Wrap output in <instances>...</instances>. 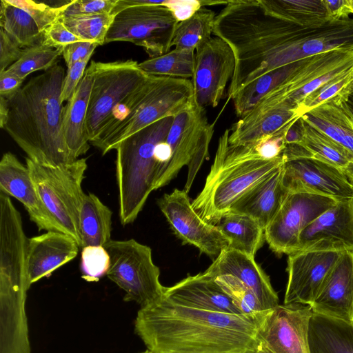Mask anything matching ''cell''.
<instances>
[{
    "instance_id": "23",
    "label": "cell",
    "mask_w": 353,
    "mask_h": 353,
    "mask_svg": "<svg viewBox=\"0 0 353 353\" xmlns=\"http://www.w3.org/2000/svg\"><path fill=\"white\" fill-rule=\"evenodd\" d=\"M283 165L245 193L228 212L253 218L265 231L288 194L282 182Z\"/></svg>"
},
{
    "instance_id": "17",
    "label": "cell",
    "mask_w": 353,
    "mask_h": 353,
    "mask_svg": "<svg viewBox=\"0 0 353 353\" xmlns=\"http://www.w3.org/2000/svg\"><path fill=\"white\" fill-rule=\"evenodd\" d=\"M342 252L299 251L288 255L284 304L310 305Z\"/></svg>"
},
{
    "instance_id": "2",
    "label": "cell",
    "mask_w": 353,
    "mask_h": 353,
    "mask_svg": "<svg viewBox=\"0 0 353 353\" xmlns=\"http://www.w3.org/2000/svg\"><path fill=\"white\" fill-rule=\"evenodd\" d=\"M65 70L54 65L7 99L9 113L3 129L39 164L57 167L74 161L63 129L61 92Z\"/></svg>"
},
{
    "instance_id": "38",
    "label": "cell",
    "mask_w": 353,
    "mask_h": 353,
    "mask_svg": "<svg viewBox=\"0 0 353 353\" xmlns=\"http://www.w3.org/2000/svg\"><path fill=\"white\" fill-rule=\"evenodd\" d=\"M62 55V48H50L42 43L24 48L21 58L6 70L25 78L37 70H48L56 65V61Z\"/></svg>"
},
{
    "instance_id": "25",
    "label": "cell",
    "mask_w": 353,
    "mask_h": 353,
    "mask_svg": "<svg viewBox=\"0 0 353 353\" xmlns=\"http://www.w3.org/2000/svg\"><path fill=\"white\" fill-rule=\"evenodd\" d=\"M92 85V77L85 70L81 81L65 106L63 129L68 151L74 160L85 154L90 148L85 123Z\"/></svg>"
},
{
    "instance_id": "6",
    "label": "cell",
    "mask_w": 353,
    "mask_h": 353,
    "mask_svg": "<svg viewBox=\"0 0 353 353\" xmlns=\"http://www.w3.org/2000/svg\"><path fill=\"white\" fill-rule=\"evenodd\" d=\"M37 191L61 232L81 247L80 212L85 196L81 187L88 165L85 158L57 167L26 158Z\"/></svg>"
},
{
    "instance_id": "29",
    "label": "cell",
    "mask_w": 353,
    "mask_h": 353,
    "mask_svg": "<svg viewBox=\"0 0 353 353\" xmlns=\"http://www.w3.org/2000/svg\"><path fill=\"white\" fill-rule=\"evenodd\" d=\"M216 225L229 240L228 248L254 257L263 246L264 230L248 215L228 212Z\"/></svg>"
},
{
    "instance_id": "27",
    "label": "cell",
    "mask_w": 353,
    "mask_h": 353,
    "mask_svg": "<svg viewBox=\"0 0 353 353\" xmlns=\"http://www.w3.org/2000/svg\"><path fill=\"white\" fill-rule=\"evenodd\" d=\"M112 212L93 193L85 194L80 212L81 248L104 246L111 240Z\"/></svg>"
},
{
    "instance_id": "9",
    "label": "cell",
    "mask_w": 353,
    "mask_h": 353,
    "mask_svg": "<svg viewBox=\"0 0 353 353\" xmlns=\"http://www.w3.org/2000/svg\"><path fill=\"white\" fill-rule=\"evenodd\" d=\"M92 77L85 129L90 143L105 127L114 110L150 78L136 61H91L86 70Z\"/></svg>"
},
{
    "instance_id": "5",
    "label": "cell",
    "mask_w": 353,
    "mask_h": 353,
    "mask_svg": "<svg viewBox=\"0 0 353 353\" xmlns=\"http://www.w3.org/2000/svg\"><path fill=\"white\" fill-rule=\"evenodd\" d=\"M174 117L162 119L123 139L116 147L119 215L132 223L154 190L157 145L166 139Z\"/></svg>"
},
{
    "instance_id": "8",
    "label": "cell",
    "mask_w": 353,
    "mask_h": 353,
    "mask_svg": "<svg viewBox=\"0 0 353 353\" xmlns=\"http://www.w3.org/2000/svg\"><path fill=\"white\" fill-rule=\"evenodd\" d=\"M103 247L110 256L106 276L125 292V301L144 307L163 299L165 287L149 246L131 239L110 240Z\"/></svg>"
},
{
    "instance_id": "7",
    "label": "cell",
    "mask_w": 353,
    "mask_h": 353,
    "mask_svg": "<svg viewBox=\"0 0 353 353\" xmlns=\"http://www.w3.org/2000/svg\"><path fill=\"white\" fill-rule=\"evenodd\" d=\"M164 1L118 0L104 44L131 42L142 47L151 58L170 51L179 22L163 6Z\"/></svg>"
},
{
    "instance_id": "50",
    "label": "cell",
    "mask_w": 353,
    "mask_h": 353,
    "mask_svg": "<svg viewBox=\"0 0 353 353\" xmlns=\"http://www.w3.org/2000/svg\"><path fill=\"white\" fill-rule=\"evenodd\" d=\"M9 113L8 99L0 97V127L3 129Z\"/></svg>"
},
{
    "instance_id": "21",
    "label": "cell",
    "mask_w": 353,
    "mask_h": 353,
    "mask_svg": "<svg viewBox=\"0 0 353 353\" xmlns=\"http://www.w3.org/2000/svg\"><path fill=\"white\" fill-rule=\"evenodd\" d=\"M79 246L70 236L57 231L28 239L27 266L30 285L74 259Z\"/></svg>"
},
{
    "instance_id": "12",
    "label": "cell",
    "mask_w": 353,
    "mask_h": 353,
    "mask_svg": "<svg viewBox=\"0 0 353 353\" xmlns=\"http://www.w3.org/2000/svg\"><path fill=\"white\" fill-rule=\"evenodd\" d=\"M158 205L175 235L183 243L196 247L202 253L216 258L229 246L228 238L216 225L203 220L192 207L188 193L174 189L159 199Z\"/></svg>"
},
{
    "instance_id": "47",
    "label": "cell",
    "mask_w": 353,
    "mask_h": 353,
    "mask_svg": "<svg viewBox=\"0 0 353 353\" xmlns=\"http://www.w3.org/2000/svg\"><path fill=\"white\" fill-rule=\"evenodd\" d=\"M98 43L90 41H79L70 43L62 48V56L67 67L69 68L75 63L92 54Z\"/></svg>"
},
{
    "instance_id": "1",
    "label": "cell",
    "mask_w": 353,
    "mask_h": 353,
    "mask_svg": "<svg viewBox=\"0 0 353 353\" xmlns=\"http://www.w3.org/2000/svg\"><path fill=\"white\" fill-rule=\"evenodd\" d=\"M270 310L255 315L194 309L163 299L141 307L134 331L152 353H245Z\"/></svg>"
},
{
    "instance_id": "51",
    "label": "cell",
    "mask_w": 353,
    "mask_h": 353,
    "mask_svg": "<svg viewBox=\"0 0 353 353\" xmlns=\"http://www.w3.org/2000/svg\"><path fill=\"white\" fill-rule=\"evenodd\" d=\"M245 353H273L268 350L265 345L259 342V344L254 350H250Z\"/></svg>"
},
{
    "instance_id": "14",
    "label": "cell",
    "mask_w": 353,
    "mask_h": 353,
    "mask_svg": "<svg viewBox=\"0 0 353 353\" xmlns=\"http://www.w3.org/2000/svg\"><path fill=\"white\" fill-rule=\"evenodd\" d=\"M282 182L288 194L310 193L337 201L353 198V186L343 172L312 157L284 161Z\"/></svg>"
},
{
    "instance_id": "22",
    "label": "cell",
    "mask_w": 353,
    "mask_h": 353,
    "mask_svg": "<svg viewBox=\"0 0 353 353\" xmlns=\"http://www.w3.org/2000/svg\"><path fill=\"white\" fill-rule=\"evenodd\" d=\"M164 297L194 309L242 314L215 279L205 272L188 275L174 285L165 287Z\"/></svg>"
},
{
    "instance_id": "4",
    "label": "cell",
    "mask_w": 353,
    "mask_h": 353,
    "mask_svg": "<svg viewBox=\"0 0 353 353\" xmlns=\"http://www.w3.org/2000/svg\"><path fill=\"white\" fill-rule=\"evenodd\" d=\"M194 103L192 81L150 76L113 111L99 136L90 143L103 155L123 139Z\"/></svg>"
},
{
    "instance_id": "39",
    "label": "cell",
    "mask_w": 353,
    "mask_h": 353,
    "mask_svg": "<svg viewBox=\"0 0 353 353\" xmlns=\"http://www.w3.org/2000/svg\"><path fill=\"white\" fill-rule=\"evenodd\" d=\"M214 279L242 314L255 315L267 311L254 293L237 278L221 275Z\"/></svg>"
},
{
    "instance_id": "46",
    "label": "cell",
    "mask_w": 353,
    "mask_h": 353,
    "mask_svg": "<svg viewBox=\"0 0 353 353\" xmlns=\"http://www.w3.org/2000/svg\"><path fill=\"white\" fill-rule=\"evenodd\" d=\"M163 6L168 8L178 22L190 19L204 6L203 1L165 0Z\"/></svg>"
},
{
    "instance_id": "11",
    "label": "cell",
    "mask_w": 353,
    "mask_h": 353,
    "mask_svg": "<svg viewBox=\"0 0 353 353\" xmlns=\"http://www.w3.org/2000/svg\"><path fill=\"white\" fill-rule=\"evenodd\" d=\"M337 201L318 194L289 193L264 231L270 248L277 254L296 252L301 232Z\"/></svg>"
},
{
    "instance_id": "41",
    "label": "cell",
    "mask_w": 353,
    "mask_h": 353,
    "mask_svg": "<svg viewBox=\"0 0 353 353\" xmlns=\"http://www.w3.org/2000/svg\"><path fill=\"white\" fill-rule=\"evenodd\" d=\"M118 0H73L59 6V18L111 14Z\"/></svg>"
},
{
    "instance_id": "44",
    "label": "cell",
    "mask_w": 353,
    "mask_h": 353,
    "mask_svg": "<svg viewBox=\"0 0 353 353\" xmlns=\"http://www.w3.org/2000/svg\"><path fill=\"white\" fill-rule=\"evenodd\" d=\"M24 48L17 43L2 28H0V72L7 70L17 61Z\"/></svg>"
},
{
    "instance_id": "16",
    "label": "cell",
    "mask_w": 353,
    "mask_h": 353,
    "mask_svg": "<svg viewBox=\"0 0 353 353\" xmlns=\"http://www.w3.org/2000/svg\"><path fill=\"white\" fill-rule=\"evenodd\" d=\"M299 251H353V198L338 201L311 222L299 236Z\"/></svg>"
},
{
    "instance_id": "37",
    "label": "cell",
    "mask_w": 353,
    "mask_h": 353,
    "mask_svg": "<svg viewBox=\"0 0 353 353\" xmlns=\"http://www.w3.org/2000/svg\"><path fill=\"white\" fill-rule=\"evenodd\" d=\"M112 14L64 17L59 19L73 34L85 41L103 45L113 21Z\"/></svg>"
},
{
    "instance_id": "18",
    "label": "cell",
    "mask_w": 353,
    "mask_h": 353,
    "mask_svg": "<svg viewBox=\"0 0 353 353\" xmlns=\"http://www.w3.org/2000/svg\"><path fill=\"white\" fill-rule=\"evenodd\" d=\"M0 192L21 203L39 230L61 232L42 202L26 165L10 152L0 161Z\"/></svg>"
},
{
    "instance_id": "26",
    "label": "cell",
    "mask_w": 353,
    "mask_h": 353,
    "mask_svg": "<svg viewBox=\"0 0 353 353\" xmlns=\"http://www.w3.org/2000/svg\"><path fill=\"white\" fill-rule=\"evenodd\" d=\"M307 342L309 353H353V323L313 312Z\"/></svg>"
},
{
    "instance_id": "15",
    "label": "cell",
    "mask_w": 353,
    "mask_h": 353,
    "mask_svg": "<svg viewBox=\"0 0 353 353\" xmlns=\"http://www.w3.org/2000/svg\"><path fill=\"white\" fill-rule=\"evenodd\" d=\"M312 314L310 305H279L265 316L256 339L273 353H309L307 333Z\"/></svg>"
},
{
    "instance_id": "36",
    "label": "cell",
    "mask_w": 353,
    "mask_h": 353,
    "mask_svg": "<svg viewBox=\"0 0 353 353\" xmlns=\"http://www.w3.org/2000/svg\"><path fill=\"white\" fill-rule=\"evenodd\" d=\"M352 94L353 69L316 89L300 103L296 111L301 117L307 112L325 103L341 105L348 101Z\"/></svg>"
},
{
    "instance_id": "33",
    "label": "cell",
    "mask_w": 353,
    "mask_h": 353,
    "mask_svg": "<svg viewBox=\"0 0 353 353\" xmlns=\"http://www.w3.org/2000/svg\"><path fill=\"white\" fill-rule=\"evenodd\" d=\"M302 139L299 145L304 147L312 155L326 163L341 170L353 163V154L321 132L312 128L301 118Z\"/></svg>"
},
{
    "instance_id": "45",
    "label": "cell",
    "mask_w": 353,
    "mask_h": 353,
    "mask_svg": "<svg viewBox=\"0 0 353 353\" xmlns=\"http://www.w3.org/2000/svg\"><path fill=\"white\" fill-rule=\"evenodd\" d=\"M91 56L92 54L88 55L83 60L68 68L61 92V101L63 103L68 101L72 97L85 74L86 65Z\"/></svg>"
},
{
    "instance_id": "30",
    "label": "cell",
    "mask_w": 353,
    "mask_h": 353,
    "mask_svg": "<svg viewBox=\"0 0 353 353\" xmlns=\"http://www.w3.org/2000/svg\"><path fill=\"white\" fill-rule=\"evenodd\" d=\"M268 14L303 26L330 22L323 0H259Z\"/></svg>"
},
{
    "instance_id": "19",
    "label": "cell",
    "mask_w": 353,
    "mask_h": 353,
    "mask_svg": "<svg viewBox=\"0 0 353 353\" xmlns=\"http://www.w3.org/2000/svg\"><path fill=\"white\" fill-rule=\"evenodd\" d=\"M310 306L314 313L353 323V251L342 252Z\"/></svg>"
},
{
    "instance_id": "20",
    "label": "cell",
    "mask_w": 353,
    "mask_h": 353,
    "mask_svg": "<svg viewBox=\"0 0 353 353\" xmlns=\"http://www.w3.org/2000/svg\"><path fill=\"white\" fill-rule=\"evenodd\" d=\"M205 272L214 279L221 275L237 278L254 293L265 310L279 305L278 294L269 276L254 256L228 247L214 259Z\"/></svg>"
},
{
    "instance_id": "43",
    "label": "cell",
    "mask_w": 353,
    "mask_h": 353,
    "mask_svg": "<svg viewBox=\"0 0 353 353\" xmlns=\"http://www.w3.org/2000/svg\"><path fill=\"white\" fill-rule=\"evenodd\" d=\"M83 41L58 19L44 31L41 43L50 48H63L70 43Z\"/></svg>"
},
{
    "instance_id": "49",
    "label": "cell",
    "mask_w": 353,
    "mask_h": 353,
    "mask_svg": "<svg viewBox=\"0 0 353 353\" xmlns=\"http://www.w3.org/2000/svg\"><path fill=\"white\" fill-rule=\"evenodd\" d=\"M23 80L6 70L0 72V97L6 99L12 97L21 88Z\"/></svg>"
},
{
    "instance_id": "3",
    "label": "cell",
    "mask_w": 353,
    "mask_h": 353,
    "mask_svg": "<svg viewBox=\"0 0 353 353\" xmlns=\"http://www.w3.org/2000/svg\"><path fill=\"white\" fill-rule=\"evenodd\" d=\"M230 130L219 139L214 162L204 186L192 205L205 221L216 225L245 193L266 179L284 163L282 154L263 158L254 145L229 142Z\"/></svg>"
},
{
    "instance_id": "13",
    "label": "cell",
    "mask_w": 353,
    "mask_h": 353,
    "mask_svg": "<svg viewBox=\"0 0 353 353\" xmlns=\"http://www.w3.org/2000/svg\"><path fill=\"white\" fill-rule=\"evenodd\" d=\"M235 67L236 59L232 48L219 37H211L196 50L192 83L194 102L199 109L205 110L219 103Z\"/></svg>"
},
{
    "instance_id": "34",
    "label": "cell",
    "mask_w": 353,
    "mask_h": 353,
    "mask_svg": "<svg viewBox=\"0 0 353 353\" xmlns=\"http://www.w3.org/2000/svg\"><path fill=\"white\" fill-rule=\"evenodd\" d=\"M215 17L214 12L203 7L190 19L179 22L172 46L194 52L211 39Z\"/></svg>"
},
{
    "instance_id": "35",
    "label": "cell",
    "mask_w": 353,
    "mask_h": 353,
    "mask_svg": "<svg viewBox=\"0 0 353 353\" xmlns=\"http://www.w3.org/2000/svg\"><path fill=\"white\" fill-rule=\"evenodd\" d=\"M194 65V51L176 48L139 63L141 70L148 75L185 79L193 77Z\"/></svg>"
},
{
    "instance_id": "53",
    "label": "cell",
    "mask_w": 353,
    "mask_h": 353,
    "mask_svg": "<svg viewBox=\"0 0 353 353\" xmlns=\"http://www.w3.org/2000/svg\"><path fill=\"white\" fill-rule=\"evenodd\" d=\"M141 353H152V352H151L150 351L147 350L146 351H145L143 352H141Z\"/></svg>"
},
{
    "instance_id": "24",
    "label": "cell",
    "mask_w": 353,
    "mask_h": 353,
    "mask_svg": "<svg viewBox=\"0 0 353 353\" xmlns=\"http://www.w3.org/2000/svg\"><path fill=\"white\" fill-rule=\"evenodd\" d=\"M299 118L296 110L284 107L250 113L229 129L228 140L232 145H252L291 127Z\"/></svg>"
},
{
    "instance_id": "31",
    "label": "cell",
    "mask_w": 353,
    "mask_h": 353,
    "mask_svg": "<svg viewBox=\"0 0 353 353\" xmlns=\"http://www.w3.org/2000/svg\"><path fill=\"white\" fill-rule=\"evenodd\" d=\"M301 61L269 72L239 90L232 99L236 116L242 118L248 115L261 98L285 81L298 69Z\"/></svg>"
},
{
    "instance_id": "48",
    "label": "cell",
    "mask_w": 353,
    "mask_h": 353,
    "mask_svg": "<svg viewBox=\"0 0 353 353\" xmlns=\"http://www.w3.org/2000/svg\"><path fill=\"white\" fill-rule=\"evenodd\" d=\"M330 21L349 18L350 0H323Z\"/></svg>"
},
{
    "instance_id": "32",
    "label": "cell",
    "mask_w": 353,
    "mask_h": 353,
    "mask_svg": "<svg viewBox=\"0 0 353 353\" xmlns=\"http://www.w3.org/2000/svg\"><path fill=\"white\" fill-rule=\"evenodd\" d=\"M0 27L22 48L43 41V32L32 17L7 0L1 1Z\"/></svg>"
},
{
    "instance_id": "28",
    "label": "cell",
    "mask_w": 353,
    "mask_h": 353,
    "mask_svg": "<svg viewBox=\"0 0 353 353\" xmlns=\"http://www.w3.org/2000/svg\"><path fill=\"white\" fill-rule=\"evenodd\" d=\"M300 118L353 154V128L341 105L325 103L307 112Z\"/></svg>"
},
{
    "instance_id": "40",
    "label": "cell",
    "mask_w": 353,
    "mask_h": 353,
    "mask_svg": "<svg viewBox=\"0 0 353 353\" xmlns=\"http://www.w3.org/2000/svg\"><path fill=\"white\" fill-rule=\"evenodd\" d=\"M110 256L103 246L89 245L82 248L81 253V277L88 282H97L106 275Z\"/></svg>"
},
{
    "instance_id": "10",
    "label": "cell",
    "mask_w": 353,
    "mask_h": 353,
    "mask_svg": "<svg viewBox=\"0 0 353 353\" xmlns=\"http://www.w3.org/2000/svg\"><path fill=\"white\" fill-rule=\"evenodd\" d=\"M213 134L214 125L209 123L204 110L194 103L175 115L165 139L170 158L155 190L166 185L186 165L188 176L184 190L188 194L201 165L209 157Z\"/></svg>"
},
{
    "instance_id": "42",
    "label": "cell",
    "mask_w": 353,
    "mask_h": 353,
    "mask_svg": "<svg viewBox=\"0 0 353 353\" xmlns=\"http://www.w3.org/2000/svg\"><path fill=\"white\" fill-rule=\"evenodd\" d=\"M10 4L26 11L36 21L42 32L59 18V6H50L31 0H7Z\"/></svg>"
},
{
    "instance_id": "52",
    "label": "cell",
    "mask_w": 353,
    "mask_h": 353,
    "mask_svg": "<svg viewBox=\"0 0 353 353\" xmlns=\"http://www.w3.org/2000/svg\"><path fill=\"white\" fill-rule=\"evenodd\" d=\"M350 8L351 14H353V0H350Z\"/></svg>"
}]
</instances>
